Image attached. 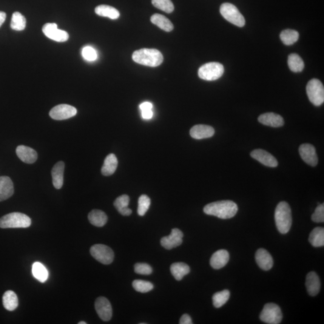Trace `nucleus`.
Segmentation results:
<instances>
[{"mask_svg":"<svg viewBox=\"0 0 324 324\" xmlns=\"http://www.w3.org/2000/svg\"><path fill=\"white\" fill-rule=\"evenodd\" d=\"M153 104L149 102H144V103L141 104L140 106H139V108H140L141 111H143V110L153 109Z\"/></svg>","mask_w":324,"mask_h":324,"instance_id":"obj_45","label":"nucleus"},{"mask_svg":"<svg viewBox=\"0 0 324 324\" xmlns=\"http://www.w3.org/2000/svg\"><path fill=\"white\" fill-rule=\"evenodd\" d=\"M255 260L258 266L265 271L271 269L273 266V259L266 249H258L256 252Z\"/></svg>","mask_w":324,"mask_h":324,"instance_id":"obj_16","label":"nucleus"},{"mask_svg":"<svg viewBox=\"0 0 324 324\" xmlns=\"http://www.w3.org/2000/svg\"><path fill=\"white\" fill-rule=\"evenodd\" d=\"M97 314L102 320L109 321L112 317V309L109 301L107 298L100 297L95 301Z\"/></svg>","mask_w":324,"mask_h":324,"instance_id":"obj_12","label":"nucleus"},{"mask_svg":"<svg viewBox=\"0 0 324 324\" xmlns=\"http://www.w3.org/2000/svg\"><path fill=\"white\" fill-rule=\"evenodd\" d=\"M170 270L173 276L178 281L183 279L184 275L188 274L190 271L189 266L183 263L172 264Z\"/></svg>","mask_w":324,"mask_h":324,"instance_id":"obj_28","label":"nucleus"},{"mask_svg":"<svg viewBox=\"0 0 324 324\" xmlns=\"http://www.w3.org/2000/svg\"><path fill=\"white\" fill-rule=\"evenodd\" d=\"M78 324H87V323L84 322V321H81V322H79Z\"/></svg>","mask_w":324,"mask_h":324,"instance_id":"obj_47","label":"nucleus"},{"mask_svg":"<svg viewBox=\"0 0 324 324\" xmlns=\"http://www.w3.org/2000/svg\"><path fill=\"white\" fill-rule=\"evenodd\" d=\"M132 59L136 63L153 67L160 66L163 61V56L160 51L147 48L135 51Z\"/></svg>","mask_w":324,"mask_h":324,"instance_id":"obj_2","label":"nucleus"},{"mask_svg":"<svg viewBox=\"0 0 324 324\" xmlns=\"http://www.w3.org/2000/svg\"><path fill=\"white\" fill-rule=\"evenodd\" d=\"M220 12L224 19L236 26L243 27L245 25V19L234 5L225 2L221 5Z\"/></svg>","mask_w":324,"mask_h":324,"instance_id":"obj_6","label":"nucleus"},{"mask_svg":"<svg viewBox=\"0 0 324 324\" xmlns=\"http://www.w3.org/2000/svg\"><path fill=\"white\" fill-rule=\"evenodd\" d=\"M27 21L25 17L21 13L15 12L13 13L11 21L10 27L15 31L24 30L26 27Z\"/></svg>","mask_w":324,"mask_h":324,"instance_id":"obj_35","label":"nucleus"},{"mask_svg":"<svg viewBox=\"0 0 324 324\" xmlns=\"http://www.w3.org/2000/svg\"><path fill=\"white\" fill-rule=\"evenodd\" d=\"M299 153L301 159L306 163L312 166L317 165L318 162L316 149L314 146L310 144H304L299 148Z\"/></svg>","mask_w":324,"mask_h":324,"instance_id":"obj_14","label":"nucleus"},{"mask_svg":"<svg viewBox=\"0 0 324 324\" xmlns=\"http://www.w3.org/2000/svg\"><path fill=\"white\" fill-rule=\"evenodd\" d=\"M230 297V292L228 290H223L222 291L216 292L213 296V305L216 308H220L226 304Z\"/></svg>","mask_w":324,"mask_h":324,"instance_id":"obj_36","label":"nucleus"},{"mask_svg":"<svg viewBox=\"0 0 324 324\" xmlns=\"http://www.w3.org/2000/svg\"><path fill=\"white\" fill-rule=\"evenodd\" d=\"M31 224V218L21 213H12L0 218L1 228H26Z\"/></svg>","mask_w":324,"mask_h":324,"instance_id":"obj_4","label":"nucleus"},{"mask_svg":"<svg viewBox=\"0 0 324 324\" xmlns=\"http://www.w3.org/2000/svg\"><path fill=\"white\" fill-rule=\"evenodd\" d=\"M275 221L278 231L286 234L291 228L292 223L291 209L285 201L280 202L275 210Z\"/></svg>","mask_w":324,"mask_h":324,"instance_id":"obj_3","label":"nucleus"},{"mask_svg":"<svg viewBox=\"0 0 324 324\" xmlns=\"http://www.w3.org/2000/svg\"><path fill=\"white\" fill-rule=\"evenodd\" d=\"M118 166V160L115 155L110 154L107 156L102 167V174L105 176L111 175L115 172Z\"/></svg>","mask_w":324,"mask_h":324,"instance_id":"obj_24","label":"nucleus"},{"mask_svg":"<svg viewBox=\"0 0 324 324\" xmlns=\"http://www.w3.org/2000/svg\"><path fill=\"white\" fill-rule=\"evenodd\" d=\"M64 163L60 161L56 163L52 169L53 183L54 187L60 189L63 185Z\"/></svg>","mask_w":324,"mask_h":324,"instance_id":"obj_23","label":"nucleus"},{"mask_svg":"<svg viewBox=\"0 0 324 324\" xmlns=\"http://www.w3.org/2000/svg\"><path fill=\"white\" fill-rule=\"evenodd\" d=\"M229 260V252L226 250H218L212 255L210 260V265L214 269H220L228 264Z\"/></svg>","mask_w":324,"mask_h":324,"instance_id":"obj_21","label":"nucleus"},{"mask_svg":"<svg viewBox=\"0 0 324 324\" xmlns=\"http://www.w3.org/2000/svg\"><path fill=\"white\" fill-rule=\"evenodd\" d=\"M16 153L18 158L25 163H35L38 159V153L30 147L19 146L16 148Z\"/></svg>","mask_w":324,"mask_h":324,"instance_id":"obj_18","label":"nucleus"},{"mask_svg":"<svg viewBox=\"0 0 324 324\" xmlns=\"http://www.w3.org/2000/svg\"><path fill=\"white\" fill-rule=\"evenodd\" d=\"M307 291L312 297L316 296L319 293L321 289L320 277L316 272L312 271L307 275L306 280Z\"/></svg>","mask_w":324,"mask_h":324,"instance_id":"obj_19","label":"nucleus"},{"mask_svg":"<svg viewBox=\"0 0 324 324\" xmlns=\"http://www.w3.org/2000/svg\"><path fill=\"white\" fill-rule=\"evenodd\" d=\"M288 64L290 70L295 73L302 72L305 67V63L302 58L296 54L289 55Z\"/></svg>","mask_w":324,"mask_h":324,"instance_id":"obj_32","label":"nucleus"},{"mask_svg":"<svg viewBox=\"0 0 324 324\" xmlns=\"http://www.w3.org/2000/svg\"><path fill=\"white\" fill-rule=\"evenodd\" d=\"M43 32L47 38L58 42H64L69 38V34L66 31L59 30L55 23H48L44 25Z\"/></svg>","mask_w":324,"mask_h":324,"instance_id":"obj_11","label":"nucleus"},{"mask_svg":"<svg viewBox=\"0 0 324 324\" xmlns=\"http://www.w3.org/2000/svg\"><path fill=\"white\" fill-rule=\"evenodd\" d=\"M32 272L36 279L39 282L44 283L46 282L48 277V270L42 264L40 263H34L32 267Z\"/></svg>","mask_w":324,"mask_h":324,"instance_id":"obj_33","label":"nucleus"},{"mask_svg":"<svg viewBox=\"0 0 324 324\" xmlns=\"http://www.w3.org/2000/svg\"><path fill=\"white\" fill-rule=\"evenodd\" d=\"M237 205L232 201H220L207 204L204 208L206 215L214 216L221 219H228L237 214Z\"/></svg>","mask_w":324,"mask_h":324,"instance_id":"obj_1","label":"nucleus"},{"mask_svg":"<svg viewBox=\"0 0 324 324\" xmlns=\"http://www.w3.org/2000/svg\"><path fill=\"white\" fill-rule=\"evenodd\" d=\"M180 324H192V320L191 317L189 315L184 314L180 318Z\"/></svg>","mask_w":324,"mask_h":324,"instance_id":"obj_43","label":"nucleus"},{"mask_svg":"<svg viewBox=\"0 0 324 324\" xmlns=\"http://www.w3.org/2000/svg\"><path fill=\"white\" fill-rule=\"evenodd\" d=\"M5 19H6V14L4 12L0 11V27L3 24Z\"/></svg>","mask_w":324,"mask_h":324,"instance_id":"obj_46","label":"nucleus"},{"mask_svg":"<svg viewBox=\"0 0 324 324\" xmlns=\"http://www.w3.org/2000/svg\"><path fill=\"white\" fill-rule=\"evenodd\" d=\"M135 272L139 274L149 275L152 273L153 269L149 264L137 263L135 265Z\"/></svg>","mask_w":324,"mask_h":324,"instance_id":"obj_41","label":"nucleus"},{"mask_svg":"<svg viewBox=\"0 0 324 324\" xmlns=\"http://www.w3.org/2000/svg\"><path fill=\"white\" fill-rule=\"evenodd\" d=\"M215 133L214 128L204 124L196 125L190 130V136L196 139L211 138Z\"/></svg>","mask_w":324,"mask_h":324,"instance_id":"obj_17","label":"nucleus"},{"mask_svg":"<svg viewBox=\"0 0 324 324\" xmlns=\"http://www.w3.org/2000/svg\"><path fill=\"white\" fill-rule=\"evenodd\" d=\"M130 199L129 196L123 195L116 199L114 206L117 211L123 216H130L132 214V211L130 209L129 206Z\"/></svg>","mask_w":324,"mask_h":324,"instance_id":"obj_25","label":"nucleus"},{"mask_svg":"<svg viewBox=\"0 0 324 324\" xmlns=\"http://www.w3.org/2000/svg\"><path fill=\"white\" fill-rule=\"evenodd\" d=\"M309 242L315 247L324 246V229L317 227L311 232L309 238Z\"/></svg>","mask_w":324,"mask_h":324,"instance_id":"obj_31","label":"nucleus"},{"mask_svg":"<svg viewBox=\"0 0 324 324\" xmlns=\"http://www.w3.org/2000/svg\"><path fill=\"white\" fill-rule=\"evenodd\" d=\"M151 22L167 32H170L174 29V25L172 22L166 17L161 14L156 13L153 15L151 17Z\"/></svg>","mask_w":324,"mask_h":324,"instance_id":"obj_26","label":"nucleus"},{"mask_svg":"<svg viewBox=\"0 0 324 324\" xmlns=\"http://www.w3.org/2000/svg\"><path fill=\"white\" fill-rule=\"evenodd\" d=\"M132 286L136 291L141 292V293H146V292L152 291L154 288V286L152 283L142 280L133 281Z\"/></svg>","mask_w":324,"mask_h":324,"instance_id":"obj_38","label":"nucleus"},{"mask_svg":"<svg viewBox=\"0 0 324 324\" xmlns=\"http://www.w3.org/2000/svg\"><path fill=\"white\" fill-rule=\"evenodd\" d=\"M77 113V110L75 107L69 105H58L53 108L50 112L51 118L55 120H67L75 116Z\"/></svg>","mask_w":324,"mask_h":324,"instance_id":"obj_10","label":"nucleus"},{"mask_svg":"<svg viewBox=\"0 0 324 324\" xmlns=\"http://www.w3.org/2000/svg\"><path fill=\"white\" fill-rule=\"evenodd\" d=\"M280 38L284 44L289 46L298 41L299 39V33L295 30H285L280 33Z\"/></svg>","mask_w":324,"mask_h":324,"instance_id":"obj_34","label":"nucleus"},{"mask_svg":"<svg viewBox=\"0 0 324 324\" xmlns=\"http://www.w3.org/2000/svg\"><path fill=\"white\" fill-rule=\"evenodd\" d=\"M151 204L150 199L146 195H141L138 200V214L144 216L149 209Z\"/></svg>","mask_w":324,"mask_h":324,"instance_id":"obj_39","label":"nucleus"},{"mask_svg":"<svg viewBox=\"0 0 324 324\" xmlns=\"http://www.w3.org/2000/svg\"><path fill=\"white\" fill-rule=\"evenodd\" d=\"M306 92L309 101L315 106L319 107L324 103V85L318 79H313L308 82L306 87Z\"/></svg>","mask_w":324,"mask_h":324,"instance_id":"obj_7","label":"nucleus"},{"mask_svg":"<svg viewBox=\"0 0 324 324\" xmlns=\"http://www.w3.org/2000/svg\"><path fill=\"white\" fill-rule=\"evenodd\" d=\"M2 304L4 308L7 311H15L18 306V297L13 291H7L5 292L2 297Z\"/></svg>","mask_w":324,"mask_h":324,"instance_id":"obj_29","label":"nucleus"},{"mask_svg":"<svg viewBox=\"0 0 324 324\" xmlns=\"http://www.w3.org/2000/svg\"><path fill=\"white\" fill-rule=\"evenodd\" d=\"M224 70L223 65L219 62H209L199 69L198 76L203 80L215 81L223 75Z\"/></svg>","mask_w":324,"mask_h":324,"instance_id":"obj_5","label":"nucleus"},{"mask_svg":"<svg viewBox=\"0 0 324 324\" xmlns=\"http://www.w3.org/2000/svg\"><path fill=\"white\" fill-rule=\"evenodd\" d=\"M14 193L13 184L12 180L7 176L0 177V202L7 200Z\"/></svg>","mask_w":324,"mask_h":324,"instance_id":"obj_22","label":"nucleus"},{"mask_svg":"<svg viewBox=\"0 0 324 324\" xmlns=\"http://www.w3.org/2000/svg\"><path fill=\"white\" fill-rule=\"evenodd\" d=\"M141 114L142 117L145 119V120H150L153 116V110H143V111H141Z\"/></svg>","mask_w":324,"mask_h":324,"instance_id":"obj_44","label":"nucleus"},{"mask_svg":"<svg viewBox=\"0 0 324 324\" xmlns=\"http://www.w3.org/2000/svg\"><path fill=\"white\" fill-rule=\"evenodd\" d=\"M89 221L93 225L97 227H102L107 223L108 216L104 212L99 210H93L89 213Z\"/></svg>","mask_w":324,"mask_h":324,"instance_id":"obj_27","label":"nucleus"},{"mask_svg":"<svg viewBox=\"0 0 324 324\" xmlns=\"http://www.w3.org/2000/svg\"><path fill=\"white\" fill-rule=\"evenodd\" d=\"M312 220L316 223H321L324 221V205H320L315 209L314 214L312 216Z\"/></svg>","mask_w":324,"mask_h":324,"instance_id":"obj_42","label":"nucleus"},{"mask_svg":"<svg viewBox=\"0 0 324 324\" xmlns=\"http://www.w3.org/2000/svg\"><path fill=\"white\" fill-rule=\"evenodd\" d=\"M252 158L260 162L261 163L267 166L275 167L278 165V162L273 156L266 152V150H255L251 153Z\"/></svg>","mask_w":324,"mask_h":324,"instance_id":"obj_15","label":"nucleus"},{"mask_svg":"<svg viewBox=\"0 0 324 324\" xmlns=\"http://www.w3.org/2000/svg\"><path fill=\"white\" fill-rule=\"evenodd\" d=\"M90 254L97 261L105 265L111 264L114 259L112 250L104 244H95L90 248Z\"/></svg>","mask_w":324,"mask_h":324,"instance_id":"obj_9","label":"nucleus"},{"mask_svg":"<svg viewBox=\"0 0 324 324\" xmlns=\"http://www.w3.org/2000/svg\"><path fill=\"white\" fill-rule=\"evenodd\" d=\"M283 315L279 306L274 303H268L264 306L260 315L261 320L269 324H280Z\"/></svg>","mask_w":324,"mask_h":324,"instance_id":"obj_8","label":"nucleus"},{"mask_svg":"<svg viewBox=\"0 0 324 324\" xmlns=\"http://www.w3.org/2000/svg\"><path fill=\"white\" fill-rule=\"evenodd\" d=\"M82 55L83 58L89 61H95L98 58V54L93 48L91 47H85L82 51Z\"/></svg>","mask_w":324,"mask_h":324,"instance_id":"obj_40","label":"nucleus"},{"mask_svg":"<svg viewBox=\"0 0 324 324\" xmlns=\"http://www.w3.org/2000/svg\"><path fill=\"white\" fill-rule=\"evenodd\" d=\"M152 4L155 7L167 13L174 10V5L170 0H152Z\"/></svg>","mask_w":324,"mask_h":324,"instance_id":"obj_37","label":"nucleus"},{"mask_svg":"<svg viewBox=\"0 0 324 324\" xmlns=\"http://www.w3.org/2000/svg\"><path fill=\"white\" fill-rule=\"evenodd\" d=\"M258 121L261 124L272 127H282L284 125L282 116L272 112L263 113L259 116Z\"/></svg>","mask_w":324,"mask_h":324,"instance_id":"obj_20","label":"nucleus"},{"mask_svg":"<svg viewBox=\"0 0 324 324\" xmlns=\"http://www.w3.org/2000/svg\"><path fill=\"white\" fill-rule=\"evenodd\" d=\"M97 15L108 17L111 19H116L120 17V12L115 8L108 5H100L95 8Z\"/></svg>","mask_w":324,"mask_h":324,"instance_id":"obj_30","label":"nucleus"},{"mask_svg":"<svg viewBox=\"0 0 324 324\" xmlns=\"http://www.w3.org/2000/svg\"><path fill=\"white\" fill-rule=\"evenodd\" d=\"M183 232L180 229L174 228L172 229L171 234L167 237L162 238L161 245L167 250H170L180 246L183 243Z\"/></svg>","mask_w":324,"mask_h":324,"instance_id":"obj_13","label":"nucleus"}]
</instances>
